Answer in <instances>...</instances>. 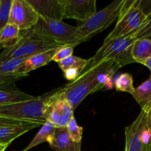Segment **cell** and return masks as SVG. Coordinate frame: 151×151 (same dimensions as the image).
<instances>
[{"label":"cell","mask_w":151,"mask_h":151,"mask_svg":"<svg viewBox=\"0 0 151 151\" xmlns=\"http://www.w3.org/2000/svg\"><path fill=\"white\" fill-rule=\"evenodd\" d=\"M120 66L113 60H102L92 65L86 64L78 78L63 88H59L61 97L65 98L76 110L88 95L113 86V77Z\"/></svg>","instance_id":"6da1fadb"},{"label":"cell","mask_w":151,"mask_h":151,"mask_svg":"<svg viewBox=\"0 0 151 151\" xmlns=\"http://www.w3.org/2000/svg\"><path fill=\"white\" fill-rule=\"evenodd\" d=\"M49 38L33 32V29L25 30L22 39L15 46L5 49L0 54V64L6 60L17 58H30L44 52L63 47Z\"/></svg>","instance_id":"7a4b0ae2"},{"label":"cell","mask_w":151,"mask_h":151,"mask_svg":"<svg viewBox=\"0 0 151 151\" xmlns=\"http://www.w3.org/2000/svg\"><path fill=\"white\" fill-rule=\"evenodd\" d=\"M147 16V13L142 8L139 0H125L115 27L104 43L120 37L133 35L144 23Z\"/></svg>","instance_id":"3957f363"},{"label":"cell","mask_w":151,"mask_h":151,"mask_svg":"<svg viewBox=\"0 0 151 151\" xmlns=\"http://www.w3.org/2000/svg\"><path fill=\"white\" fill-rule=\"evenodd\" d=\"M134 41V38L131 35L104 43L96 54L87 60V64H94L102 60H113L121 68L135 63L132 57V47Z\"/></svg>","instance_id":"277c9868"},{"label":"cell","mask_w":151,"mask_h":151,"mask_svg":"<svg viewBox=\"0 0 151 151\" xmlns=\"http://www.w3.org/2000/svg\"><path fill=\"white\" fill-rule=\"evenodd\" d=\"M125 0H116L108 4L102 10L96 12L88 20L78 22L77 32L84 41L102 32L116 19H118Z\"/></svg>","instance_id":"5b68a950"},{"label":"cell","mask_w":151,"mask_h":151,"mask_svg":"<svg viewBox=\"0 0 151 151\" xmlns=\"http://www.w3.org/2000/svg\"><path fill=\"white\" fill-rule=\"evenodd\" d=\"M32 29L38 35L64 46L75 47L84 42L78 35L76 27L70 26L62 21L39 17L38 22Z\"/></svg>","instance_id":"8992f818"},{"label":"cell","mask_w":151,"mask_h":151,"mask_svg":"<svg viewBox=\"0 0 151 151\" xmlns=\"http://www.w3.org/2000/svg\"><path fill=\"white\" fill-rule=\"evenodd\" d=\"M47 97L46 94L32 100L0 106V116L44 125L47 122L44 116Z\"/></svg>","instance_id":"52a82bcc"},{"label":"cell","mask_w":151,"mask_h":151,"mask_svg":"<svg viewBox=\"0 0 151 151\" xmlns=\"http://www.w3.org/2000/svg\"><path fill=\"white\" fill-rule=\"evenodd\" d=\"M73 112L70 104L61 97L59 89L47 94L44 109L46 121L50 122L56 128L66 127L73 117Z\"/></svg>","instance_id":"ba28073f"},{"label":"cell","mask_w":151,"mask_h":151,"mask_svg":"<svg viewBox=\"0 0 151 151\" xmlns=\"http://www.w3.org/2000/svg\"><path fill=\"white\" fill-rule=\"evenodd\" d=\"M125 151H150L151 133L146 125V113L141 111L131 125L124 130Z\"/></svg>","instance_id":"9c48e42d"},{"label":"cell","mask_w":151,"mask_h":151,"mask_svg":"<svg viewBox=\"0 0 151 151\" xmlns=\"http://www.w3.org/2000/svg\"><path fill=\"white\" fill-rule=\"evenodd\" d=\"M39 19V16L28 0H13L9 23L21 30L32 29Z\"/></svg>","instance_id":"30bf717a"},{"label":"cell","mask_w":151,"mask_h":151,"mask_svg":"<svg viewBox=\"0 0 151 151\" xmlns=\"http://www.w3.org/2000/svg\"><path fill=\"white\" fill-rule=\"evenodd\" d=\"M62 2L63 19H73L83 22L97 12L96 0H62Z\"/></svg>","instance_id":"8fae6325"},{"label":"cell","mask_w":151,"mask_h":151,"mask_svg":"<svg viewBox=\"0 0 151 151\" xmlns=\"http://www.w3.org/2000/svg\"><path fill=\"white\" fill-rule=\"evenodd\" d=\"M43 19L62 21L63 19V4L62 0H28Z\"/></svg>","instance_id":"7c38bea8"},{"label":"cell","mask_w":151,"mask_h":151,"mask_svg":"<svg viewBox=\"0 0 151 151\" xmlns=\"http://www.w3.org/2000/svg\"><path fill=\"white\" fill-rule=\"evenodd\" d=\"M61 47H57V48L53 49V50H48V51L44 52L42 53H39V54L35 55L28 58L27 60L22 62L16 68L14 74L28 75V73L31 71L45 66L51 61L53 56L55 55L56 52Z\"/></svg>","instance_id":"4fadbf2b"},{"label":"cell","mask_w":151,"mask_h":151,"mask_svg":"<svg viewBox=\"0 0 151 151\" xmlns=\"http://www.w3.org/2000/svg\"><path fill=\"white\" fill-rule=\"evenodd\" d=\"M47 142L51 148L56 151H81V145L73 142L67 127L56 128Z\"/></svg>","instance_id":"5bb4252c"},{"label":"cell","mask_w":151,"mask_h":151,"mask_svg":"<svg viewBox=\"0 0 151 151\" xmlns=\"http://www.w3.org/2000/svg\"><path fill=\"white\" fill-rule=\"evenodd\" d=\"M41 125H43L38 122H27V123L0 128V143L10 144L13 140L20 136Z\"/></svg>","instance_id":"9a60e30c"},{"label":"cell","mask_w":151,"mask_h":151,"mask_svg":"<svg viewBox=\"0 0 151 151\" xmlns=\"http://www.w3.org/2000/svg\"><path fill=\"white\" fill-rule=\"evenodd\" d=\"M36 97L20 91L15 83L0 86V106L32 100Z\"/></svg>","instance_id":"2e32d148"},{"label":"cell","mask_w":151,"mask_h":151,"mask_svg":"<svg viewBox=\"0 0 151 151\" xmlns=\"http://www.w3.org/2000/svg\"><path fill=\"white\" fill-rule=\"evenodd\" d=\"M25 30L9 23L0 32V47L5 49L16 45L23 37Z\"/></svg>","instance_id":"e0dca14e"},{"label":"cell","mask_w":151,"mask_h":151,"mask_svg":"<svg viewBox=\"0 0 151 151\" xmlns=\"http://www.w3.org/2000/svg\"><path fill=\"white\" fill-rule=\"evenodd\" d=\"M133 97L140 106L142 111L147 113L151 107V75L147 81L136 88Z\"/></svg>","instance_id":"ac0fdd59"},{"label":"cell","mask_w":151,"mask_h":151,"mask_svg":"<svg viewBox=\"0 0 151 151\" xmlns=\"http://www.w3.org/2000/svg\"><path fill=\"white\" fill-rule=\"evenodd\" d=\"M132 57L135 62L142 64L151 58V39L141 38L136 40L132 47Z\"/></svg>","instance_id":"d6986e66"},{"label":"cell","mask_w":151,"mask_h":151,"mask_svg":"<svg viewBox=\"0 0 151 151\" xmlns=\"http://www.w3.org/2000/svg\"><path fill=\"white\" fill-rule=\"evenodd\" d=\"M56 128V127L54 125H53L50 122H47V121L44 125H41L40 130L37 133L36 135L34 137V138L33 139L30 143L22 151H28L30 149L41 144V143L46 142H47L49 139L53 136Z\"/></svg>","instance_id":"ffe728a7"},{"label":"cell","mask_w":151,"mask_h":151,"mask_svg":"<svg viewBox=\"0 0 151 151\" xmlns=\"http://www.w3.org/2000/svg\"><path fill=\"white\" fill-rule=\"evenodd\" d=\"M114 86L118 91H124L133 95L136 88L133 86V77L129 73H123L118 75L115 80Z\"/></svg>","instance_id":"44dd1931"},{"label":"cell","mask_w":151,"mask_h":151,"mask_svg":"<svg viewBox=\"0 0 151 151\" xmlns=\"http://www.w3.org/2000/svg\"><path fill=\"white\" fill-rule=\"evenodd\" d=\"M87 63V60H86V59L81 58L77 57V56L71 55L67 58L64 59V60H61V61L58 62L57 63L60 69L64 72L70 69H76L81 72V70L85 66Z\"/></svg>","instance_id":"7402d4cb"},{"label":"cell","mask_w":151,"mask_h":151,"mask_svg":"<svg viewBox=\"0 0 151 151\" xmlns=\"http://www.w3.org/2000/svg\"><path fill=\"white\" fill-rule=\"evenodd\" d=\"M66 127L70 137L73 140V142L76 144L81 145V139H82L83 128L78 126L74 116L68 122Z\"/></svg>","instance_id":"603a6c76"},{"label":"cell","mask_w":151,"mask_h":151,"mask_svg":"<svg viewBox=\"0 0 151 151\" xmlns=\"http://www.w3.org/2000/svg\"><path fill=\"white\" fill-rule=\"evenodd\" d=\"M13 0H1L0 2V32L10 22Z\"/></svg>","instance_id":"cb8c5ba5"},{"label":"cell","mask_w":151,"mask_h":151,"mask_svg":"<svg viewBox=\"0 0 151 151\" xmlns=\"http://www.w3.org/2000/svg\"><path fill=\"white\" fill-rule=\"evenodd\" d=\"M132 35L135 41L141 38H150V37H151V10L147 14L144 23Z\"/></svg>","instance_id":"d4e9b609"},{"label":"cell","mask_w":151,"mask_h":151,"mask_svg":"<svg viewBox=\"0 0 151 151\" xmlns=\"http://www.w3.org/2000/svg\"><path fill=\"white\" fill-rule=\"evenodd\" d=\"M73 49L74 47L72 46H63L58 50L55 55L53 56L52 60L58 63V62L73 55Z\"/></svg>","instance_id":"484cf974"},{"label":"cell","mask_w":151,"mask_h":151,"mask_svg":"<svg viewBox=\"0 0 151 151\" xmlns=\"http://www.w3.org/2000/svg\"><path fill=\"white\" fill-rule=\"evenodd\" d=\"M28 76V75H16V74H0V86L16 83L19 80Z\"/></svg>","instance_id":"4316f807"},{"label":"cell","mask_w":151,"mask_h":151,"mask_svg":"<svg viewBox=\"0 0 151 151\" xmlns=\"http://www.w3.org/2000/svg\"><path fill=\"white\" fill-rule=\"evenodd\" d=\"M27 122H27V121L19 120V119H11V118L0 116V128H3V127H6V126H10V125H19V124L27 123ZM41 125H42V124H41Z\"/></svg>","instance_id":"83f0119b"},{"label":"cell","mask_w":151,"mask_h":151,"mask_svg":"<svg viewBox=\"0 0 151 151\" xmlns=\"http://www.w3.org/2000/svg\"><path fill=\"white\" fill-rule=\"evenodd\" d=\"M80 73V70L76 69H70L64 72V75H65V78L68 81H73L76 79L78 77Z\"/></svg>","instance_id":"f1b7e54d"},{"label":"cell","mask_w":151,"mask_h":151,"mask_svg":"<svg viewBox=\"0 0 151 151\" xmlns=\"http://www.w3.org/2000/svg\"><path fill=\"white\" fill-rule=\"evenodd\" d=\"M146 125L149 131L151 133V107L146 113Z\"/></svg>","instance_id":"f546056e"},{"label":"cell","mask_w":151,"mask_h":151,"mask_svg":"<svg viewBox=\"0 0 151 151\" xmlns=\"http://www.w3.org/2000/svg\"><path fill=\"white\" fill-rule=\"evenodd\" d=\"M10 145V143H0V151L5 150Z\"/></svg>","instance_id":"4dcf8cb0"},{"label":"cell","mask_w":151,"mask_h":151,"mask_svg":"<svg viewBox=\"0 0 151 151\" xmlns=\"http://www.w3.org/2000/svg\"><path fill=\"white\" fill-rule=\"evenodd\" d=\"M143 65H144L145 66H147V67L151 72V58H150L149 59H147V60L143 63Z\"/></svg>","instance_id":"1f68e13d"},{"label":"cell","mask_w":151,"mask_h":151,"mask_svg":"<svg viewBox=\"0 0 151 151\" xmlns=\"http://www.w3.org/2000/svg\"><path fill=\"white\" fill-rule=\"evenodd\" d=\"M150 151H151V142H150Z\"/></svg>","instance_id":"d6a6232c"},{"label":"cell","mask_w":151,"mask_h":151,"mask_svg":"<svg viewBox=\"0 0 151 151\" xmlns=\"http://www.w3.org/2000/svg\"><path fill=\"white\" fill-rule=\"evenodd\" d=\"M0 2H1V0H0Z\"/></svg>","instance_id":"836d02e7"}]
</instances>
